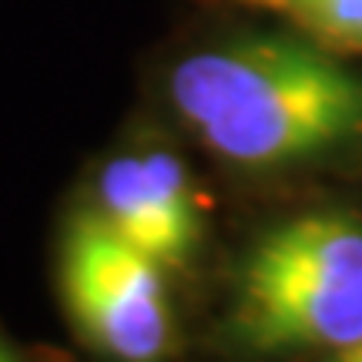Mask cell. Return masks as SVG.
<instances>
[{"label":"cell","mask_w":362,"mask_h":362,"mask_svg":"<svg viewBox=\"0 0 362 362\" xmlns=\"http://www.w3.org/2000/svg\"><path fill=\"white\" fill-rule=\"evenodd\" d=\"M168 101L208 155L282 171L362 144V74L296 30H259L185 54Z\"/></svg>","instance_id":"1"},{"label":"cell","mask_w":362,"mask_h":362,"mask_svg":"<svg viewBox=\"0 0 362 362\" xmlns=\"http://www.w3.org/2000/svg\"><path fill=\"white\" fill-rule=\"evenodd\" d=\"M225 339L248 356L362 342V218L305 211L265 228L232 275Z\"/></svg>","instance_id":"2"},{"label":"cell","mask_w":362,"mask_h":362,"mask_svg":"<svg viewBox=\"0 0 362 362\" xmlns=\"http://www.w3.org/2000/svg\"><path fill=\"white\" fill-rule=\"evenodd\" d=\"M61 292L81 339L111 362H168L175 349L165 269L115 235L94 208L71 218Z\"/></svg>","instance_id":"3"},{"label":"cell","mask_w":362,"mask_h":362,"mask_svg":"<svg viewBox=\"0 0 362 362\" xmlns=\"http://www.w3.org/2000/svg\"><path fill=\"white\" fill-rule=\"evenodd\" d=\"M94 211L165 272H185L202 248V192L188 165L161 144L107 158L94 178Z\"/></svg>","instance_id":"4"},{"label":"cell","mask_w":362,"mask_h":362,"mask_svg":"<svg viewBox=\"0 0 362 362\" xmlns=\"http://www.w3.org/2000/svg\"><path fill=\"white\" fill-rule=\"evenodd\" d=\"M269 13L339 57H362V0H232Z\"/></svg>","instance_id":"5"},{"label":"cell","mask_w":362,"mask_h":362,"mask_svg":"<svg viewBox=\"0 0 362 362\" xmlns=\"http://www.w3.org/2000/svg\"><path fill=\"white\" fill-rule=\"evenodd\" d=\"M329 362H362V342H356V346H349V349L332 352Z\"/></svg>","instance_id":"6"},{"label":"cell","mask_w":362,"mask_h":362,"mask_svg":"<svg viewBox=\"0 0 362 362\" xmlns=\"http://www.w3.org/2000/svg\"><path fill=\"white\" fill-rule=\"evenodd\" d=\"M0 362H17V356H13V352L4 346V342H0Z\"/></svg>","instance_id":"7"}]
</instances>
